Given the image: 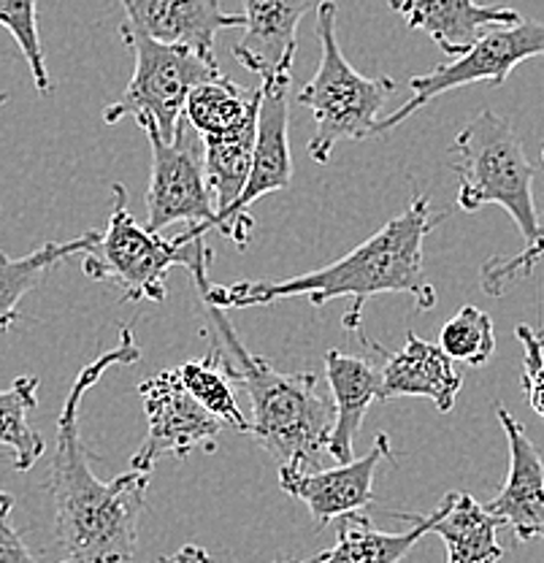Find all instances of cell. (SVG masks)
Listing matches in <instances>:
<instances>
[{
	"instance_id": "obj_1",
	"label": "cell",
	"mask_w": 544,
	"mask_h": 563,
	"mask_svg": "<svg viewBox=\"0 0 544 563\" xmlns=\"http://www.w3.org/2000/svg\"><path fill=\"white\" fill-rule=\"evenodd\" d=\"M444 214L431 211L425 196H414L409 207L385 222L374 236L355 246L336 263L290 279L233 282V285H209V266L214 252H203L192 261L190 272L201 301L222 309L268 307L282 298H309L312 307H325L336 298H349L353 307L344 314V328L358 331L363 307L379 292H407L414 298L420 312L436 307V287L431 285L423 263V244L436 231Z\"/></svg>"
},
{
	"instance_id": "obj_2",
	"label": "cell",
	"mask_w": 544,
	"mask_h": 563,
	"mask_svg": "<svg viewBox=\"0 0 544 563\" xmlns=\"http://www.w3.org/2000/svg\"><path fill=\"white\" fill-rule=\"evenodd\" d=\"M142 357L131 325L120 328V344L79 372L57 418V442L49 466V498L55 507V539L71 563H136L138 518L152 472H131L101 483L79 437V407L87 390L116 366Z\"/></svg>"
},
{
	"instance_id": "obj_3",
	"label": "cell",
	"mask_w": 544,
	"mask_h": 563,
	"mask_svg": "<svg viewBox=\"0 0 544 563\" xmlns=\"http://www.w3.org/2000/svg\"><path fill=\"white\" fill-rule=\"evenodd\" d=\"M218 331V355L227 377L247 387L253 404L249 437L279 461L285 472H318L331 444L336 409L320 396L309 372H279L242 344L222 309L201 301Z\"/></svg>"
},
{
	"instance_id": "obj_4",
	"label": "cell",
	"mask_w": 544,
	"mask_h": 563,
	"mask_svg": "<svg viewBox=\"0 0 544 563\" xmlns=\"http://www.w3.org/2000/svg\"><path fill=\"white\" fill-rule=\"evenodd\" d=\"M453 172L458 176V207L477 211L496 203L514 220L525 246L540 244L544 225L534 207L536 168L525 157L523 141L509 120L493 109H482L455 136Z\"/></svg>"
},
{
	"instance_id": "obj_5",
	"label": "cell",
	"mask_w": 544,
	"mask_h": 563,
	"mask_svg": "<svg viewBox=\"0 0 544 563\" xmlns=\"http://www.w3.org/2000/svg\"><path fill=\"white\" fill-rule=\"evenodd\" d=\"M336 16L338 9L333 0L318 5L320 66L298 92V103L307 106L314 117V133L307 152L318 163L331 161L342 141L377 136V125L382 120L379 114L396 92V81L390 76L368 79L344 57L336 38Z\"/></svg>"
},
{
	"instance_id": "obj_6",
	"label": "cell",
	"mask_w": 544,
	"mask_h": 563,
	"mask_svg": "<svg viewBox=\"0 0 544 563\" xmlns=\"http://www.w3.org/2000/svg\"><path fill=\"white\" fill-rule=\"evenodd\" d=\"M111 214L107 231L85 252V274L96 282H114L125 301L163 303L168 298L166 277L174 266L187 268L201 250L207 228L190 225L174 239L138 225L127 209V192L122 185L111 187Z\"/></svg>"
},
{
	"instance_id": "obj_7",
	"label": "cell",
	"mask_w": 544,
	"mask_h": 563,
	"mask_svg": "<svg viewBox=\"0 0 544 563\" xmlns=\"http://www.w3.org/2000/svg\"><path fill=\"white\" fill-rule=\"evenodd\" d=\"M120 35L136 55V68L120 101L107 106L103 122L116 125L125 117H136V120L152 117L160 136L174 141L190 92L198 85L222 76L218 60H209L187 46L160 44L149 35L133 31L125 22L120 25Z\"/></svg>"
},
{
	"instance_id": "obj_8",
	"label": "cell",
	"mask_w": 544,
	"mask_h": 563,
	"mask_svg": "<svg viewBox=\"0 0 544 563\" xmlns=\"http://www.w3.org/2000/svg\"><path fill=\"white\" fill-rule=\"evenodd\" d=\"M534 57H542L544 60V22L520 20L514 25L493 27V31L479 35L477 44L469 52H464L458 60L436 66L423 76H412L409 79L412 98L401 109L382 117L377 125V133L396 131L401 122L418 114L423 106H429L442 92L477 85V81H488L490 87H504L509 74L520 63L534 60Z\"/></svg>"
},
{
	"instance_id": "obj_9",
	"label": "cell",
	"mask_w": 544,
	"mask_h": 563,
	"mask_svg": "<svg viewBox=\"0 0 544 563\" xmlns=\"http://www.w3.org/2000/svg\"><path fill=\"white\" fill-rule=\"evenodd\" d=\"M146 131L152 146V174L146 187V228L160 233L174 222H192L207 231L214 228L212 192L203 172V141L192 131L187 117H181L177 136L166 141L152 117L136 120Z\"/></svg>"
},
{
	"instance_id": "obj_10",
	"label": "cell",
	"mask_w": 544,
	"mask_h": 563,
	"mask_svg": "<svg viewBox=\"0 0 544 563\" xmlns=\"http://www.w3.org/2000/svg\"><path fill=\"white\" fill-rule=\"evenodd\" d=\"M144 398V412L149 431L144 444L133 455L131 468L152 472L163 455H174L185 461L187 455L203 450L214 453L218 442L225 431V422L214 418L209 409H203L196 398L181 385L177 368L155 374L138 385Z\"/></svg>"
},
{
	"instance_id": "obj_11",
	"label": "cell",
	"mask_w": 544,
	"mask_h": 563,
	"mask_svg": "<svg viewBox=\"0 0 544 563\" xmlns=\"http://www.w3.org/2000/svg\"><path fill=\"white\" fill-rule=\"evenodd\" d=\"M292 79L279 81H263L260 90V111H257V139H255V155L253 168H249V179L238 201L231 209L214 217V228L225 233L238 250L249 244L253 239V214L249 207L260 201L268 192L288 190L292 181V155H290V109H288V92Z\"/></svg>"
},
{
	"instance_id": "obj_12",
	"label": "cell",
	"mask_w": 544,
	"mask_h": 563,
	"mask_svg": "<svg viewBox=\"0 0 544 563\" xmlns=\"http://www.w3.org/2000/svg\"><path fill=\"white\" fill-rule=\"evenodd\" d=\"M390 457V437L377 433L366 455L318 472H285L279 468V488L309 509L318 528H325L342 515L360 512L374 501V477L379 463Z\"/></svg>"
},
{
	"instance_id": "obj_13",
	"label": "cell",
	"mask_w": 544,
	"mask_h": 563,
	"mask_svg": "<svg viewBox=\"0 0 544 563\" xmlns=\"http://www.w3.org/2000/svg\"><path fill=\"white\" fill-rule=\"evenodd\" d=\"M496 415L507 433L509 472L501 490L485 507L512 528L520 542H536L544 539V461L523 422L512 418L501 404Z\"/></svg>"
},
{
	"instance_id": "obj_14",
	"label": "cell",
	"mask_w": 544,
	"mask_h": 563,
	"mask_svg": "<svg viewBox=\"0 0 544 563\" xmlns=\"http://www.w3.org/2000/svg\"><path fill=\"white\" fill-rule=\"evenodd\" d=\"M363 344L371 347L385 361L379 366L382 368L379 401L418 396L431 398L442 415L453 412L460 387H464V374H460L458 363L438 344L425 342L412 331H407V344L399 352H388L382 344L371 342L366 336H363Z\"/></svg>"
},
{
	"instance_id": "obj_15",
	"label": "cell",
	"mask_w": 544,
	"mask_h": 563,
	"mask_svg": "<svg viewBox=\"0 0 544 563\" xmlns=\"http://www.w3.org/2000/svg\"><path fill=\"white\" fill-rule=\"evenodd\" d=\"M125 25L149 35L160 44H179L198 55L214 57V41L220 31L244 27V14H231L220 0H122Z\"/></svg>"
},
{
	"instance_id": "obj_16",
	"label": "cell",
	"mask_w": 544,
	"mask_h": 563,
	"mask_svg": "<svg viewBox=\"0 0 544 563\" xmlns=\"http://www.w3.org/2000/svg\"><path fill=\"white\" fill-rule=\"evenodd\" d=\"M244 38L233 46V57L263 81L292 79V57L298 25L312 11V0H242Z\"/></svg>"
},
{
	"instance_id": "obj_17",
	"label": "cell",
	"mask_w": 544,
	"mask_h": 563,
	"mask_svg": "<svg viewBox=\"0 0 544 563\" xmlns=\"http://www.w3.org/2000/svg\"><path fill=\"white\" fill-rule=\"evenodd\" d=\"M409 31H420L449 57H460L479 35L499 25H514L523 16L501 5H479L474 0H390Z\"/></svg>"
},
{
	"instance_id": "obj_18",
	"label": "cell",
	"mask_w": 544,
	"mask_h": 563,
	"mask_svg": "<svg viewBox=\"0 0 544 563\" xmlns=\"http://www.w3.org/2000/svg\"><path fill=\"white\" fill-rule=\"evenodd\" d=\"M325 374L327 385H331L333 409H336V426H333L327 455H333L336 463H347L355 457V439H358L368 407L379 401L382 368H377L366 357L327 350Z\"/></svg>"
},
{
	"instance_id": "obj_19",
	"label": "cell",
	"mask_w": 544,
	"mask_h": 563,
	"mask_svg": "<svg viewBox=\"0 0 544 563\" xmlns=\"http://www.w3.org/2000/svg\"><path fill=\"white\" fill-rule=\"evenodd\" d=\"M429 533L447 544V563H499L504 548L499 544V528L504 526L471 493L449 490L434 512L423 515Z\"/></svg>"
},
{
	"instance_id": "obj_20",
	"label": "cell",
	"mask_w": 544,
	"mask_h": 563,
	"mask_svg": "<svg viewBox=\"0 0 544 563\" xmlns=\"http://www.w3.org/2000/svg\"><path fill=\"white\" fill-rule=\"evenodd\" d=\"M399 520H412V528L401 533H388L374 528L371 518L363 512L342 515L336 520V544L325 553L314 555V563H399L412 553L414 544L429 533L423 515L393 512Z\"/></svg>"
},
{
	"instance_id": "obj_21",
	"label": "cell",
	"mask_w": 544,
	"mask_h": 563,
	"mask_svg": "<svg viewBox=\"0 0 544 563\" xmlns=\"http://www.w3.org/2000/svg\"><path fill=\"white\" fill-rule=\"evenodd\" d=\"M257 111L249 120H244L236 131L225 133V136L201 139L207 187L212 192L218 214L231 209L244 192V187H247L257 139Z\"/></svg>"
},
{
	"instance_id": "obj_22",
	"label": "cell",
	"mask_w": 544,
	"mask_h": 563,
	"mask_svg": "<svg viewBox=\"0 0 544 563\" xmlns=\"http://www.w3.org/2000/svg\"><path fill=\"white\" fill-rule=\"evenodd\" d=\"M96 236L98 231H90L81 233L79 239H71V242L44 244L25 257H9L5 252H0V333L9 331L14 322L22 320V298L33 287H38L46 274L60 266L63 261H68L71 255H85L96 242Z\"/></svg>"
},
{
	"instance_id": "obj_23",
	"label": "cell",
	"mask_w": 544,
	"mask_h": 563,
	"mask_svg": "<svg viewBox=\"0 0 544 563\" xmlns=\"http://www.w3.org/2000/svg\"><path fill=\"white\" fill-rule=\"evenodd\" d=\"M260 87L255 92H247L242 85H236V81L222 74L220 79L198 85L190 92L185 117L201 139L225 136L260 109Z\"/></svg>"
},
{
	"instance_id": "obj_24",
	"label": "cell",
	"mask_w": 544,
	"mask_h": 563,
	"mask_svg": "<svg viewBox=\"0 0 544 563\" xmlns=\"http://www.w3.org/2000/svg\"><path fill=\"white\" fill-rule=\"evenodd\" d=\"M36 407L38 377H16L9 390H0V444L14 453V472H31L46 453L44 437L27 422Z\"/></svg>"
},
{
	"instance_id": "obj_25",
	"label": "cell",
	"mask_w": 544,
	"mask_h": 563,
	"mask_svg": "<svg viewBox=\"0 0 544 563\" xmlns=\"http://www.w3.org/2000/svg\"><path fill=\"white\" fill-rule=\"evenodd\" d=\"M181 385L190 390V396L201 404L203 409L220 418L225 426L236 428L238 433H249V420L238 409L236 396H233V379L222 368L218 352H209L203 357H192V361L177 366Z\"/></svg>"
},
{
	"instance_id": "obj_26",
	"label": "cell",
	"mask_w": 544,
	"mask_h": 563,
	"mask_svg": "<svg viewBox=\"0 0 544 563\" xmlns=\"http://www.w3.org/2000/svg\"><path fill=\"white\" fill-rule=\"evenodd\" d=\"M438 347L447 352L455 363L485 366L496 352L493 320L474 303H466L449 317L438 331Z\"/></svg>"
},
{
	"instance_id": "obj_27",
	"label": "cell",
	"mask_w": 544,
	"mask_h": 563,
	"mask_svg": "<svg viewBox=\"0 0 544 563\" xmlns=\"http://www.w3.org/2000/svg\"><path fill=\"white\" fill-rule=\"evenodd\" d=\"M0 27H5V31L14 35L16 46H20L27 66H31L36 90L41 96H49L52 79L49 70H46L44 46H41L38 35L36 0H0Z\"/></svg>"
},
{
	"instance_id": "obj_28",
	"label": "cell",
	"mask_w": 544,
	"mask_h": 563,
	"mask_svg": "<svg viewBox=\"0 0 544 563\" xmlns=\"http://www.w3.org/2000/svg\"><path fill=\"white\" fill-rule=\"evenodd\" d=\"M542 157H544V150H542ZM536 261H544V239L540 244L525 246L523 252H518V255L512 257L496 255L490 257V261H485V266L479 268V285H482V290L488 292V296L493 298L504 296L509 285H514V282L529 277V274L534 272ZM540 336L544 339V328Z\"/></svg>"
},
{
	"instance_id": "obj_29",
	"label": "cell",
	"mask_w": 544,
	"mask_h": 563,
	"mask_svg": "<svg viewBox=\"0 0 544 563\" xmlns=\"http://www.w3.org/2000/svg\"><path fill=\"white\" fill-rule=\"evenodd\" d=\"M514 336L523 344V390L531 409L544 420V339L529 325L514 328Z\"/></svg>"
},
{
	"instance_id": "obj_30",
	"label": "cell",
	"mask_w": 544,
	"mask_h": 563,
	"mask_svg": "<svg viewBox=\"0 0 544 563\" xmlns=\"http://www.w3.org/2000/svg\"><path fill=\"white\" fill-rule=\"evenodd\" d=\"M11 509H14V496L0 490V563H38L25 548L16 528L11 526ZM71 563V561H63Z\"/></svg>"
},
{
	"instance_id": "obj_31",
	"label": "cell",
	"mask_w": 544,
	"mask_h": 563,
	"mask_svg": "<svg viewBox=\"0 0 544 563\" xmlns=\"http://www.w3.org/2000/svg\"><path fill=\"white\" fill-rule=\"evenodd\" d=\"M157 563H212V555L207 553V548L190 542V544H185V548H179L174 555H168V559H163Z\"/></svg>"
},
{
	"instance_id": "obj_32",
	"label": "cell",
	"mask_w": 544,
	"mask_h": 563,
	"mask_svg": "<svg viewBox=\"0 0 544 563\" xmlns=\"http://www.w3.org/2000/svg\"><path fill=\"white\" fill-rule=\"evenodd\" d=\"M277 563H314V559H279Z\"/></svg>"
},
{
	"instance_id": "obj_33",
	"label": "cell",
	"mask_w": 544,
	"mask_h": 563,
	"mask_svg": "<svg viewBox=\"0 0 544 563\" xmlns=\"http://www.w3.org/2000/svg\"><path fill=\"white\" fill-rule=\"evenodd\" d=\"M9 103V92H0V106Z\"/></svg>"
}]
</instances>
